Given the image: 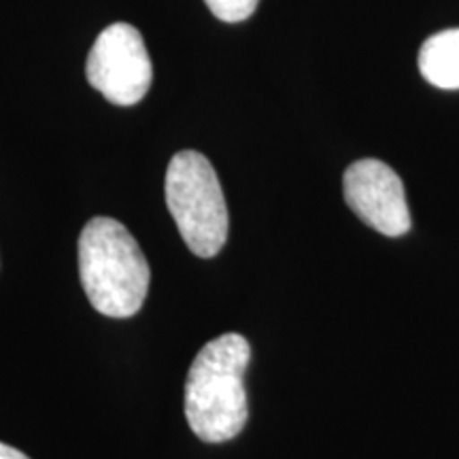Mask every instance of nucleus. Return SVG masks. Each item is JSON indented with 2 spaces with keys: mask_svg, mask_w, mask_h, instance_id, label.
<instances>
[{
  "mask_svg": "<svg viewBox=\"0 0 459 459\" xmlns=\"http://www.w3.org/2000/svg\"><path fill=\"white\" fill-rule=\"evenodd\" d=\"M249 359V341L237 332L206 342L194 358L186 381V417L192 432L204 443H226L245 428Z\"/></svg>",
  "mask_w": 459,
  "mask_h": 459,
  "instance_id": "f257e3e1",
  "label": "nucleus"
},
{
  "mask_svg": "<svg viewBox=\"0 0 459 459\" xmlns=\"http://www.w3.org/2000/svg\"><path fill=\"white\" fill-rule=\"evenodd\" d=\"M79 277L100 315L115 319L141 311L152 271L134 237L111 217H94L79 237Z\"/></svg>",
  "mask_w": 459,
  "mask_h": 459,
  "instance_id": "f03ea898",
  "label": "nucleus"
},
{
  "mask_svg": "<svg viewBox=\"0 0 459 459\" xmlns=\"http://www.w3.org/2000/svg\"><path fill=\"white\" fill-rule=\"evenodd\" d=\"M166 204L194 255L220 254L228 238V206L220 177L203 153H175L166 170Z\"/></svg>",
  "mask_w": 459,
  "mask_h": 459,
  "instance_id": "7ed1b4c3",
  "label": "nucleus"
},
{
  "mask_svg": "<svg viewBox=\"0 0 459 459\" xmlns=\"http://www.w3.org/2000/svg\"><path fill=\"white\" fill-rule=\"evenodd\" d=\"M85 77L113 105L132 107L141 102L153 79L152 57L143 34L126 22L105 28L91 45Z\"/></svg>",
  "mask_w": 459,
  "mask_h": 459,
  "instance_id": "20e7f679",
  "label": "nucleus"
},
{
  "mask_svg": "<svg viewBox=\"0 0 459 459\" xmlns=\"http://www.w3.org/2000/svg\"><path fill=\"white\" fill-rule=\"evenodd\" d=\"M344 200L366 226L385 237H402L411 230L404 183L392 166L375 158L358 160L344 170Z\"/></svg>",
  "mask_w": 459,
  "mask_h": 459,
  "instance_id": "39448f33",
  "label": "nucleus"
},
{
  "mask_svg": "<svg viewBox=\"0 0 459 459\" xmlns=\"http://www.w3.org/2000/svg\"><path fill=\"white\" fill-rule=\"evenodd\" d=\"M419 71L440 90H459V28L432 34L419 49Z\"/></svg>",
  "mask_w": 459,
  "mask_h": 459,
  "instance_id": "423d86ee",
  "label": "nucleus"
},
{
  "mask_svg": "<svg viewBox=\"0 0 459 459\" xmlns=\"http://www.w3.org/2000/svg\"><path fill=\"white\" fill-rule=\"evenodd\" d=\"M204 3L217 20L237 24V22H245L247 17L255 13L260 0H204Z\"/></svg>",
  "mask_w": 459,
  "mask_h": 459,
  "instance_id": "0eeeda50",
  "label": "nucleus"
},
{
  "mask_svg": "<svg viewBox=\"0 0 459 459\" xmlns=\"http://www.w3.org/2000/svg\"><path fill=\"white\" fill-rule=\"evenodd\" d=\"M0 459H30L28 455H24L22 451L13 449V446L0 443Z\"/></svg>",
  "mask_w": 459,
  "mask_h": 459,
  "instance_id": "6e6552de",
  "label": "nucleus"
}]
</instances>
